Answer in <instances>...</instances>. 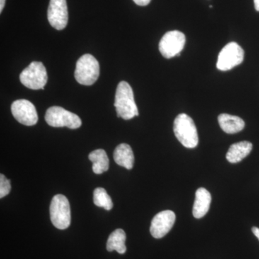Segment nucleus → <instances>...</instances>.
Segmentation results:
<instances>
[{"instance_id": "obj_1", "label": "nucleus", "mask_w": 259, "mask_h": 259, "mask_svg": "<svg viewBox=\"0 0 259 259\" xmlns=\"http://www.w3.org/2000/svg\"><path fill=\"white\" fill-rule=\"evenodd\" d=\"M117 117L127 120L139 115L134 91L128 83L120 81L116 90L115 104Z\"/></svg>"}, {"instance_id": "obj_2", "label": "nucleus", "mask_w": 259, "mask_h": 259, "mask_svg": "<svg viewBox=\"0 0 259 259\" xmlns=\"http://www.w3.org/2000/svg\"><path fill=\"white\" fill-rule=\"evenodd\" d=\"M174 132L181 144L187 148L197 147L199 143L198 134L194 120L182 113L179 115L174 122Z\"/></svg>"}, {"instance_id": "obj_3", "label": "nucleus", "mask_w": 259, "mask_h": 259, "mask_svg": "<svg viewBox=\"0 0 259 259\" xmlns=\"http://www.w3.org/2000/svg\"><path fill=\"white\" fill-rule=\"evenodd\" d=\"M100 76V64L91 54H85L76 63L74 76L80 84L90 86L96 82Z\"/></svg>"}, {"instance_id": "obj_4", "label": "nucleus", "mask_w": 259, "mask_h": 259, "mask_svg": "<svg viewBox=\"0 0 259 259\" xmlns=\"http://www.w3.org/2000/svg\"><path fill=\"white\" fill-rule=\"evenodd\" d=\"M52 224L59 230H65L71 224V208L68 199L62 194L53 197L50 205Z\"/></svg>"}, {"instance_id": "obj_5", "label": "nucleus", "mask_w": 259, "mask_h": 259, "mask_svg": "<svg viewBox=\"0 0 259 259\" xmlns=\"http://www.w3.org/2000/svg\"><path fill=\"white\" fill-rule=\"evenodd\" d=\"M45 120L49 125L54 127H67L70 129H76L81 125L79 116L58 106L48 109Z\"/></svg>"}, {"instance_id": "obj_6", "label": "nucleus", "mask_w": 259, "mask_h": 259, "mask_svg": "<svg viewBox=\"0 0 259 259\" xmlns=\"http://www.w3.org/2000/svg\"><path fill=\"white\" fill-rule=\"evenodd\" d=\"M20 79L24 86L31 90H44L48 81L47 69L41 62L34 61L22 71Z\"/></svg>"}, {"instance_id": "obj_7", "label": "nucleus", "mask_w": 259, "mask_h": 259, "mask_svg": "<svg viewBox=\"0 0 259 259\" xmlns=\"http://www.w3.org/2000/svg\"><path fill=\"white\" fill-rule=\"evenodd\" d=\"M243 59V49L236 42H229L218 56L217 68L221 71H228L241 64Z\"/></svg>"}, {"instance_id": "obj_8", "label": "nucleus", "mask_w": 259, "mask_h": 259, "mask_svg": "<svg viewBox=\"0 0 259 259\" xmlns=\"http://www.w3.org/2000/svg\"><path fill=\"white\" fill-rule=\"evenodd\" d=\"M186 37L183 32L172 30L164 34L160 40L159 48L161 55L166 59L180 56L185 47Z\"/></svg>"}, {"instance_id": "obj_9", "label": "nucleus", "mask_w": 259, "mask_h": 259, "mask_svg": "<svg viewBox=\"0 0 259 259\" xmlns=\"http://www.w3.org/2000/svg\"><path fill=\"white\" fill-rule=\"evenodd\" d=\"M11 111L13 117L23 125H34L38 120L36 109L28 100H16L12 104Z\"/></svg>"}, {"instance_id": "obj_10", "label": "nucleus", "mask_w": 259, "mask_h": 259, "mask_svg": "<svg viewBox=\"0 0 259 259\" xmlns=\"http://www.w3.org/2000/svg\"><path fill=\"white\" fill-rule=\"evenodd\" d=\"M67 4L66 0H50L48 9V20L53 28L61 30L68 24Z\"/></svg>"}, {"instance_id": "obj_11", "label": "nucleus", "mask_w": 259, "mask_h": 259, "mask_svg": "<svg viewBox=\"0 0 259 259\" xmlns=\"http://www.w3.org/2000/svg\"><path fill=\"white\" fill-rule=\"evenodd\" d=\"M176 214L171 210H164L158 212L151 221V236L155 238H161L166 236L175 225Z\"/></svg>"}, {"instance_id": "obj_12", "label": "nucleus", "mask_w": 259, "mask_h": 259, "mask_svg": "<svg viewBox=\"0 0 259 259\" xmlns=\"http://www.w3.org/2000/svg\"><path fill=\"white\" fill-rule=\"evenodd\" d=\"M212 197L208 191L204 188H199L195 193V199L192 214L194 218L200 219L206 215L210 207Z\"/></svg>"}, {"instance_id": "obj_13", "label": "nucleus", "mask_w": 259, "mask_h": 259, "mask_svg": "<svg viewBox=\"0 0 259 259\" xmlns=\"http://www.w3.org/2000/svg\"><path fill=\"white\" fill-rule=\"evenodd\" d=\"M218 123L221 129L228 134H234L243 131L245 122L238 116L221 114L218 116Z\"/></svg>"}, {"instance_id": "obj_14", "label": "nucleus", "mask_w": 259, "mask_h": 259, "mask_svg": "<svg viewBox=\"0 0 259 259\" xmlns=\"http://www.w3.org/2000/svg\"><path fill=\"white\" fill-rule=\"evenodd\" d=\"M114 160L119 166L125 167L127 169H132L135 158L132 148L128 144H121L117 146L114 151Z\"/></svg>"}, {"instance_id": "obj_15", "label": "nucleus", "mask_w": 259, "mask_h": 259, "mask_svg": "<svg viewBox=\"0 0 259 259\" xmlns=\"http://www.w3.org/2000/svg\"><path fill=\"white\" fill-rule=\"evenodd\" d=\"M253 145L248 141H241L231 146L226 154V158L230 163H236L241 161L251 152Z\"/></svg>"}, {"instance_id": "obj_16", "label": "nucleus", "mask_w": 259, "mask_h": 259, "mask_svg": "<svg viewBox=\"0 0 259 259\" xmlns=\"http://www.w3.org/2000/svg\"><path fill=\"white\" fill-rule=\"evenodd\" d=\"M126 234L122 229L112 232L107 242V250L112 252L116 250L120 254H124L127 248L125 246Z\"/></svg>"}, {"instance_id": "obj_17", "label": "nucleus", "mask_w": 259, "mask_h": 259, "mask_svg": "<svg viewBox=\"0 0 259 259\" xmlns=\"http://www.w3.org/2000/svg\"><path fill=\"white\" fill-rule=\"evenodd\" d=\"M89 159L93 162L94 173L101 175L109 169L110 161L105 150L97 149L93 151L89 155Z\"/></svg>"}, {"instance_id": "obj_18", "label": "nucleus", "mask_w": 259, "mask_h": 259, "mask_svg": "<svg viewBox=\"0 0 259 259\" xmlns=\"http://www.w3.org/2000/svg\"><path fill=\"white\" fill-rule=\"evenodd\" d=\"M94 203L97 207H103L106 210H110L113 207L111 197L102 187H98L94 191Z\"/></svg>"}, {"instance_id": "obj_19", "label": "nucleus", "mask_w": 259, "mask_h": 259, "mask_svg": "<svg viewBox=\"0 0 259 259\" xmlns=\"http://www.w3.org/2000/svg\"><path fill=\"white\" fill-rule=\"evenodd\" d=\"M11 190L10 180L6 178L3 174L0 175V198H3L9 194Z\"/></svg>"}, {"instance_id": "obj_20", "label": "nucleus", "mask_w": 259, "mask_h": 259, "mask_svg": "<svg viewBox=\"0 0 259 259\" xmlns=\"http://www.w3.org/2000/svg\"><path fill=\"white\" fill-rule=\"evenodd\" d=\"M151 0H134L136 5L139 6H146L151 3Z\"/></svg>"}, {"instance_id": "obj_21", "label": "nucleus", "mask_w": 259, "mask_h": 259, "mask_svg": "<svg viewBox=\"0 0 259 259\" xmlns=\"http://www.w3.org/2000/svg\"><path fill=\"white\" fill-rule=\"evenodd\" d=\"M252 232H253V234L258 238L259 241V228H257V227H253L252 228Z\"/></svg>"}, {"instance_id": "obj_22", "label": "nucleus", "mask_w": 259, "mask_h": 259, "mask_svg": "<svg viewBox=\"0 0 259 259\" xmlns=\"http://www.w3.org/2000/svg\"><path fill=\"white\" fill-rule=\"evenodd\" d=\"M5 1H6V0H0V13H2L3 9H4Z\"/></svg>"}, {"instance_id": "obj_23", "label": "nucleus", "mask_w": 259, "mask_h": 259, "mask_svg": "<svg viewBox=\"0 0 259 259\" xmlns=\"http://www.w3.org/2000/svg\"><path fill=\"white\" fill-rule=\"evenodd\" d=\"M254 1L255 9L259 12V0H253Z\"/></svg>"}]
</instances>
